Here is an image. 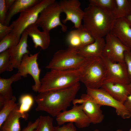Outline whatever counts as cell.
I'll return each instance as SVG.
<instances>
[{
    "label": "cell",
    "mask_w": 131,
    "mask_h": 131,
    "mask_svg": "<svg viewBox=\"0 0 131 131\" xmlns=\"http://www.w3.org/2000/svg\"><path fill=\"white\" fill-rule=\"evenodd\" d=\"M38 27L35 23L28 26L25 30L32 38L35 48L40 47L42 50H45L48 48L50 44L49 32L43 31L41 32Z\"/></svg>",
    "instance_id": "obj_17"
},
{
    "label": "cell",
    "mask_w": 131,
    "mask_h": 131,
    "mask_svg": "<svg viewBox=\"0 0 131 131\" xmlns=\"http://www.w3.org/2000/svg\"><path fill=\"white\" fill-rule=\"evenodd\" d=\"M62 13L58 2L55 1L41 12L35 23L38 27H41L43 31L49 32L53 29L60 26L62 31L66 32L67 27L61 23L60 19Z\"/></svg>",
    "instance_id": "obj_7"
},
{
    "label": "cell",
    "mask_w": 131,
    "mask_h": 131,
    "mask_svg": "<svg viewBox=\"0 0 131 131\" xmlns=\"http://www.w3.org/2000/svg\"><path fill=\"white\" fill-rule=\"evenodd\" d=\"M131 28V15L125 17Z\"/></svg>",
    "instance_id": "obj_39"
},
{
    "label": "cell",
    "mask_w": 131,
    "mask_h": 131,
    "mask_svg": "<svg viewBox=\"0 0 131 131\" xmlns=\"http://www.w3.org/2000/svg\"><path fill=\"white\" fill-rule=\"evenodd\" d=\"M39 118L38 126L36 129L33 131H55L52 118L49 115H41Z\"/></svg>",
    "instance_id": "obj_26"
},
{
    "label": "cell",
    "mask_w": 131,
    "mask_h": 131,
    "mask_svg": "<svg viewBox=\"0 0 131 131\" xmlns=\"http://www.w3.org/2000/svg\"><path fill=\"white\" fill-rule=\"evenodd\" d=\"M81 68L80 81L87 88L101 87L106 77L107 70L101 57L86 58Z\"/></svg>",
    "instance_id": "obj_4"
},
{
    "label": "cell",
    "mask_w": 131,
    "mask_h": 131,
    "mask_svg": "<svg viewBox=\"0 0 131 131\" xmlns=\"http://www.w3.org/2000/svg\"><path fill=\"white\" fill-rule=\"evenodd\" d=\"M18 43L11 33L5 36L0 42V53L17 45Z\"/></svg>",
    "instance_id": "obj_28"
},
{
    "label": "cell",
    "mask_w": 131,
    "mask_h": 131,
    "mask_svg": "<svg viewBox=\"0 0 131 131\" xmlns=\"http://www.w3.org/2000/svg\"><path fill=\"white\" fill-rule=\"evenodd\" d=\"M55 0H41L39 3L20 13L19 17L9 26L13 28L11 32L19 43L22 34L29 25L35 23L41 12Z\"/></svg>",
    "instance_id": "obj_5"
},
{
    "label": "cell",
    "mask_w": 131,
    "mask_h": 131,
    "mask_svg": "<svg viewBox=\"0 0 131 131\" xmlns=\"http://www.w3.org/2000/svg\"><path fill=\"white\" fill-rule=\"evenodd\" d=\"M41 0H16L8 10L4 25L9 26L13 17L17 13L32 7L40 2Z\"/></svg>",
    "instance_id": "obj_21"
},
{
    "label": "cell",
    "mask_w": 131,
    "mask_h": 131,
    "mask_svg": "<svg viewBox=\"0 0 131 131\" xmlns=\"http://www.w3.org/2000/svg\"><path fill=\"white\" fill-rule=\"evenodd\" d=\"M131 131V129L130 130V131Z\"/></svg>",
    "instance_id": "obj_43"
},
{
    "label": "cell",
    "mask_w": 131,
    "mask_h": 131,
    "mask_svg": "<svg viewBox=\"0 0 131 131\" xmlns=\"http://www.w3.org/2000/svg\"><path fill=\"white\" fill-rule=\"evenodd\" d=\"M77 29L81 40V47L91 44L95 41V38L85 29L83 25H82Z\"/></svg>",
    "instance_id": "obj_30"
},
{
    "label": "cell",
    "mask_w": 131,
    "mask_h": 131,
    "mask_svg": "<svg viewBox=\"0 0 131 131\" xmlns=\"http://www.w3.org/2000/svg\"><path fill=\"white\" fill-rule=\"evenodd\" d=\"M15 0H5L6 6L8 10L13 5Z\"/></svg>",
    "instance_id": "obj_38"
},
{
    "label": "cell",
    "mask_w": 131,
    "mask_h": 131,
    "mask_svg": "<svg viewBox=\"0 0 131 131\" xmlns=\"http://www.w3.org/2000/svg\"><path fill=\"white\" fill-rule=\"evenodd\" d=\"M21 79L20 74L17 72L10 78L4 79L0 77V97L6 100L12 99L14 96L11 85L14 82L18 81Z\"/></svg>",
    "instance_id": "obj_22"
},
{
    "label": "cell",
    "mask_w": 131,
    "mask_h": 131,
    "mask_svg": "<svg viewBox=\"0 0 131 131\" xmlns=\"http://www.w3.org/2000/svg\"><path fill=\"white\" fill-rule=\"evenodd\" d=\"M116 131H122L120 129H118L116 130Z\"/></svg>",
    "instance_id": "obj_42"
},
{
    "label": "cell",
    "mask_w": 131,
    "mask_h": 131,
    "mask_svg": "<svg viewBox=\"0 0 131 131\" xmlns=\"http://www.w3.org/2000/svg\"><path fill=\"white\" fill-rule=\"evenodd\" d=\"M56 117L57 123L59 126L67 122H72L78 128H82L89 127L91 123L81 105H73L71 109L61 112Z\"/></svg>",
    "instance_id": "obj_11"
},
{
    "label": "cell",
    "mask_w": 131,
    "mask_h": 131,
    "mask_svg": "<svg viewBox=\"0 0 131 131\" xmlns=\"http://www.w3.org/2000/svg\"><path fill=\"white\" fill-rule=\"evenodd\" d=\"M85 58L78 54L76 49L68 46L56 51L45 68L59 70L76 69L81 67Z\"/></svg>",
    "instance_id": "obj_6"
},
{
    "label": "cell",
    "mask_w": 131,
    "mask_h": 131,
    "mask_svg": "<svg viewBox=\"0 0 131 131\" xmlns=\"http://www.w3.org/2000/svg\"><path fill=\"white\" fill-rule=\"evenodd\" d=\"M16 99L14 96L11 99L6 100L0 112V127L5 121L11 113L19 105L15 103Z\"/></svg>",
    "instance_id": "obj_24"
},
{
    "label": "cell",
    "mask_w": 131,
    "mask_h": 131,
    "mask_svg": "<svg viewBox=\"0 0 131 131\" xmlns=\"http://www.w3.org/2000/svg\"><path fill=\"white\" fill-rule=\"evenodd\" d=\"M72 103L73 105L79 104L82 105L84 112L91 123L97 124L103 121L104 115L100 109L102 106L87 93L82 94L80 98L74 99Z\"/></svg>",
    "instance_id": "obj_13"
},
{
    "label": "cell",
    "mask_w": 131,
    "mask_h": 131,
    "mask_svg": "<svg viewBox=\"0 0 131 131\" xmlns=\"http://www.w3.org/2000/svg\"><path fill=\"white\" fill-rule=\"evenodd\" d=\"M12 30L13 28L9 25L7 26L0 23V41L11 33Z\"/></svg>",
    "instance_id": "obj_35"
},
{
    "label": "cell",
    "mask_w": 131,
    "mask_h": 131,
    "mask_svg": "<svg viewBox=\"0 0 131 131\" xmlns=\"http://www.w3.org/2000/svg\"><path fill=\"white\" fill-rule=\"evenodd\" d=\"M117 7L114 12L116 19L125 18L131 15V3L130 0H115Z\"/></svg>",
    "instance_id": "obj_23"
},
{
    "label": "cell",
    "mask_w": 131,
    "mask_h": 131,
    "mask_svg": "<svg viewBox=\"0 0 131 131\" xmlns=\"http://www.w3.org/2000/svg\"><path fill=\"white\" fill-rule=\"evenodd\" d=\"M123 104L131 115V95L129 96Z\"/></svg>",
    "instance_id": "obj_37"
},
{
    "label": "cell",
    "mask_w": 131,
    "mask_h": 131,
    "mask_svg": "<svg viewBox=\"0 0 131 131\" xmlns=\"http://www.w3.org/2000/svg\"><path fill=\"white\" fill-rule=\"evenodd\" d=\"M9 49L0 54V74L6 71H11L13 69L10 60Z\"/></svg>",
    "instance_id": "obj_25"
},
{
    "label": "cell",
    "mask_w": 131,
    "mask_h": 131,
    "mask_svg": "<svg viewBox=\"0 0 131 131\" xmlns=\"http://www.w3.org/2000/svg\"><path fill=\"white\" fill-rule=\"evenodd\" d=\"M66 41L68 45L77 50L81 46V42L78 32L77 29L71 31L67 34Z\"/></svg>",
    "instance_id": "obj_29"
},
{
    "label": "cell",
    "mask_w": 131,
    "mask_h": 131,
    "mask_svg": "<svg viewBox=\"0 0 131 131\" xmlns=\"http://www.w3.org/2000/svg\"><path fill=\"white\" fill-rule=\"evenodd\" d=\"M94 131H100L99 130L97 129H96L94 130Z\"/></svg>",
    "instance_id": "obj_41"
},
{
    "label": "cell",
    "mask_w": 131,
    "mask_h": 131,
    "mask_svg": "<svg viewBox=\"0 0 131 131\" xmlns=\"http://www.w3.org/2000/svg\"><path fill=\"white\" fill-rule=\"evenodd\" d=\"M110 33L131 49V28L125 18L115 20Z\"/></svg>",
    "instance_id": "obj_15"
},
{
    "label": "cell",
    "mask_w": 131,
    "mask_h": 131,
    "mask_svg": "<svg viewBox=\"0 0 131 131\" xmlns=\"http://www.w3.org/2000/svg\"><path fill=\"white\" fill-rule=\"evenodd\" d=\"M20 105L16 106L11 113L0 127V131H20L19 119L22 118L27 120V113L23 114L19 111Z\"/></svg>",
    "instance_id": "obj_20"
},
{
    "label": "cell",
    "mask_w": 131,
    "mask_h": 131,
    "mask_svg": "<svg viewBox=\"0 0 131 131\" xmlns=\"http://www.w3.org/2000/svg\"><path fill=\"white\" fill-rule=\"evenodd\" d=\"M89 1L110 13H114L117 7L115 0H89Z\"/></svg>",
    "instance_id": "obj_27"
},
{
    "label": "cell",
    "mask_w": 131,
    "mask_h": 131,
    "mask_svg": "<svg viewBox=\"0 0 131 131\" xmlns=\"http://www.w3.org/2000/svg\"><path fill=\"white\" fill-rule=\"evenodd\" d=\"M81 71V67L64 70L50 69L40 79L41 85L38 92L70 87L80 81Z\"/></svg>",
    "instance_id": "obj_3"
},
{
    "label": "cell",
    "mask_w": 131,
    "mask_h": 131,
    "mask_svg": "<svg viewBox=\"0 0 131 131\" xmlns=\"http://www.w3.org/2000/svg\"><path fill=\"white\" fill-rule=\"evenodd\" d=\"M62 10L66 15V18L62 20L64 24L68 21L73 23L78 29L81 25L84 11L81 8V3L78 0H61L58 2Z\"/></svg>",
    "instance_id": "obj_14"
},
{
    "label": "cell",
    "mask_w": 131,
    "mask_h": 131,
    "mask_svg": "<svg viewBox=\"0 0 131 131\" xmlns=\"http://www.w3.org/2000/svg\"><path fill=\"white\" fill-rule=\"evenodd\" d=\"M8 11L5 0H0V23L3 25H4Z\"/></svg>",
    "instance_id": "obj_32"
},
{
    "label": "cell",
    "mask_w": 131,
    "mask_h": 131,
    "mask_svg": "<svg viewBox=\"0 0 131 131\" xmlns=\"http://www.w3.org/2000/svg\"><path fill=\"white\" fill-rule=\"evenodd\" d=\"M39 122V119L37 118L34 122L30 121L26 127L24 128L21 131H33L36 129Z\"/></svg>",
    "instance_id": "obj_36"
},
{
    "label": "cell",
    "mask_w": 131,
    "mask_h": 131,
    "mask_svg": "<svg viewBox=\"0 0 131 131\" xmlns=\"http://www.w3.org/2000/svg\"><path fill=\"white\" fill-rule=\"evenodd\" d=\"M80 88L78 82L67 88L39 93L34 97L37 104L36 110L44 111L52 117H56L61 111L67 110Z\"/></svg>",
    "instance_id": "obj_1"
},
{
    "label": "cell",
    "mask_w": 131,
    "mask_h": 131,
    "mask_svg": "<svg viewBox=\"0 0 131 131\" xmlns=\"http://www.w3.org/2000/svg\"><path fill=\"white\" fill-rule=\"evenodd\" d=\"M130 2H131V0H130Z\"/></svg>",
    "instance_id": "obj_44"
},
{
    "label": "cell",
    "mask_w": 131,
    "mask_h": 131,
    "mask_svg": "<svg viewBox=\"0 0 131 131\" xmlns=\"http://www.w3.org/2000/svg\"><path fill=\"white\" fill-rule=\"evenodd\" d=\"M39 53L29 56L28 54L24 55L21 63L17 68V72L21 76L25 78L29 74L33 77L35 84L32 86V89L35 92H38L41 85L39 78L41 70L37 62Z\"/></svg>",
    "instance_id": "obj_9"
},
{
    "label": "cell",
    "mask_w": 131,
    "mask_h": 131,
    "mask_svg": "<svg viewBox=\"0 0 131 131\" xmlns=\"http://www.w3.org/2000/svg\"><path fill=\"white\" fill-rule=\"evenodd\" d=\"M55 131H76L73 123H68L61 126H58L54 127Z\"/></svg>",
    "instance_id": "obj_34"
},
{
    "label": "cell",
    "mask_w": 131,
    "mask_h": 131,
    "mask_svg": "<svg viewBox=\"0 0 131 131\" xmlns=\"http://www.w3.org/2000/svg\"><path fill=\"white\" fill-rule=\"evenodd\" d=\"M124 61L127 67L130 79L131 82V51H128L124 52Z\"/></svg>",
    "instance_id": "obj_33"
},
{
    "label": "cell",
    "mask_w": 131,
    "mask_h": 131,
    "mask_svg": "<svg viewBox=\"0 0 131 131\" xmlns=\"http://www.w3.org/2000/svg\"><path fill=\"white\" fill-rule=\"evenodd\" d=\"M28 36L27 33L24 30L22 34L19 43L9 49L10 61L13 68H17L24 55L26 54L31 55L27 49Z\"/></svg>",
    "instance_id": "obj_16"
},
{
    "label": "cell",
    "mask_w": 131,
    "mask_h": 131,
    "mask_svg": "<svg viewBox=\"0 0 131 131\" xmlns=\"http://www.w3.org/2000/svg\"><path fill=\"white\" fill-rule=\"evenodd\" d=\"M86 92L102 106H107L115 108L117 114L122 118L127 119L131 117L123 103L115 99L102 88H87Z\"/></svg>",
    "instance_id": "obj_8"
},
{
    "label": "cell",
    "mask_w": 131,
    "mask_h": 131,
    "mask_svg": "<svg viewBox=\"0 0 131 131\" xmlns=\"http://www.w3.org/2000/svg\"><path fill=\"white\" fill-rule=\"evenodd\" d=\"M33 99L32 96L29 94H25L22 96L20 99V105L19 111L23 114L29 110L33 103Z\"/></svg>",
    "instance_id": "obj_31"
},
{
    "label": "cell",
    "mask_w": 131,
    "mask_h": 131,
    "mask_svg": "<svg viewBox=\"0 0 131 131\" xmlns=\"http://www.w3.org/2000/svg\"><path fill=\"white\" fill-rule=\"evenodd\" d=\"M105 44L103 38L95 39L93 43L80 48L77 50L78 54L85 58L101 57Z\"/></svg>",
    "instance_id": "obj_19"
},
{
    "label": "cell",
    "mask_w": 131,
    "mask_h": 131,
    "mask_svg": "<svg viewBox=\"0 0 131 131\" xmlns=\"http://www.w3.org/2000/svg\"><path fill=\"white\" fill-rule=\"evenodd\" d=\"M129 86L130 89L131 90V83L129 84Z\"/></svg>",
    "instance_id": "obj_40"
},
{
    "label": "cell",
    "mask_w": 131,
    "mask_h": 131,
    "mask_svg": "<svg viewBox=\"0 0 131 131\" xmlns=\"http://www.w3.org/2000/svg\"><path fill=\"white\" fill-rule=\"evenodd\" d=\"M105 41L102 57L113 62H124V52L131 49L110 33L106 36Z\"/></svg>",
    "instance_id": "obj_12"
},
{
    "label": "cell",
    "mask_w": 131,
    "mask_h": 131,
    "mask_svg": "<svg viewBox=\"0 0 131 131\" xmlns=\"http://www.w3.org/2000/svg\"><path fill=\"white\" fill-rule=\"evenodd\" d=\"M84 11L83 25L95 39L103 38L110 33L116 19L114 13L90 3Z\"/></svg>",
    "instance_id": "obj_2"
},
{
    "label": "cell",
    "mask_w": 131,
    "mask_h": 131,
    "mask_svg": "<svg viewBox=\"0 0 131 131\" xmlns=\"http://www.w3.org/2000/svg\"><path fill=\"white\" fill-rule=\"evenodd\" d=\"M129 84L105 82L103 83L101 88L115 99L123 104L128 97L131 95Z\"/></svg>",
    "instance_id": "obj_18"
},
{
    "label": "cell",
    "mask_w": 131,
    "mask_h": 131,
    "mask_svg": "<svg viewBox=\"0 0 131 131\" xmlns=\"http://www.w3.org/2000/svg\"><path fill=\"white\" fill-rule=\"evenodd\" d=\"M101 58L107 70L106 77L104 83L126 84L131 83L125 62H113L103 57Z\"/></svg>",
    "instance_id": "obj_10"
}]
</instances>
